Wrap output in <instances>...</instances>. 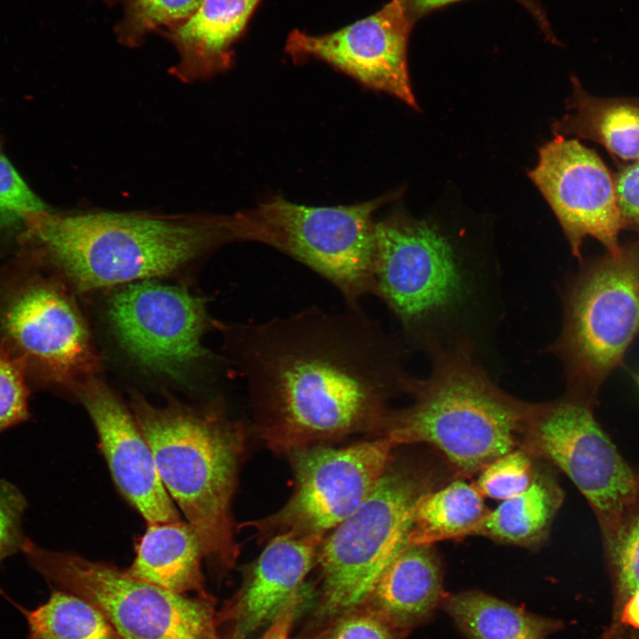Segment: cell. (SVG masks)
Segmentation results:
<instances>
[{
	"instance_id": "obj_1",
	"label": "cell",
	"mask_w": 639,
	"mask_h": 639,
	"mask_svg": "<svg viewBox=\"0 0 639 639\" xmlns=\"http://www.w3.org/2000/svg\"><path fill=\"white\" fill-rule=\"evenodd\" d=\"M249 387L264 438L291 452L349 433L383 430L388 400L412 376L400 343L360 306H310L261 323L218 325Z\"/></svg>"
},
{
	"instance_id": "obj_2",
	"label": "cell",
	"mask_w": 639,
	"mask_h": 639,
	"mask_svg": "<svg viewBox=\"0 0 639 639\" xmlns=\"http://www.w3.org/2000/svg\"><path fill=\"white\" fill-rule=\"evenodd\" d=\"M25 225L29 236L83 292L170 274L233 241L227 215L45 210L28 215Z\"/></svg>"
},
{
	"instance_id": "obj_3",
	"label": "cell",
	"mask_w": 639,
	"mask_h": 639,
	"mask_svg": "<svg viewBox=\"0 0 639 639\" xmlns=\"http://www.w3.org/2000/svg\"><path fill=\"white\" fill-rule=\"evenodd\" d=\"M130 407L161 480L198 537L203 556L217 569L233 568L240 548L231 502L245 446L242 425L219 405L191 406L170 398L154 406L136 391Z\"/></svg>"
},
{
	"instance_id": "obj_4",
	"label": "cell",
	"mask_w": 639,
	"mask_h": 639,
	"mask_svg": "<svg viewBox=\"0 0 639 639\" xmlns=\"http://www.w3.org/2000/svg\"><path fill=\"white\" fill-rule=\"evenodd\" d=\"M432 354L430 375L413 377L412 403L390 412L383 436L394 446L430 445L463 474L480 472L519 447L533 404L500 389L467 343L435 348Z\"/></svg>"
},
{
	"instance_id": "obj_5",
	"label": "cell",
	"mask_w": 639,
	"mask_h": 639,
	"mask_svg": "<svg viewBox=\"0 0 639 639\" xmlns=\"http://www.w3.org/2000/svg\"><path fill=\"white\" fill-rule=\"evenodd\" d=\"M392 192L365 202L331 207L296 204L276 196L229 215L233 241H255L284 253L332 284L346 306L375 293V212Z\"/></svg>"
},
{
	"instance_id": "obj_6",
	"label": "cell",
	"mask_w": 639,
	"mask_h": 639,
	"mask_svg": "<svg viewBox=\"0 0 639 639\" xmlns=\"http://www.w3.org/2000/svg\"><path fill=\"white\" fill-rule=\"evenodd\" d=\"M436 483L432 469L390 462L367 500L323 540L316 560L322 615H341L366 601L409 544L416 506Z\"/></svg>"
},
{
	"instance_id": "obj_7",
	"label": "cell",
	"mask_w": 639,
	"mask_h": 639,
	"mask_svg": "<svg viewBox=\"0 0 639 639\" xmlns=\"http://www.w3.org/2000/svg\"><path fill=\"white\" fill-rule=\"evenodd\" d=\"M639 337V238L582 264L564 297L552 349L570 391L592 400Z\"/></svg>"
},
{
	"instance_id": "obj_8",
	"label": "cell",
	"mask_w": 639,
	"mask_h": 639,
	"mask_svg": "<svg viewBox=\"0 0 639 639\" xmlns=\"http://www.w3.org/2000/svg\"><path fill=\"white\" fill-rule=\"evenodd\" d=\"M21 552L48 582L97 607L122 639H222L211 596L175 593L110 564L48 550L28 538Z\"/></svg>"
},
{
	"instance_id": "obj_9",
	"label": "cell",
	"mask_w": 639,
	"mask_h": 639,
	"mask_svg": "<svg viewBox=\"0 0 639 639\" xmlns=\"http://www.w3.org/2000/svg\"><path fill=\"white\" fill-rule=\"evenodd\" d=\"M375 296L409 336L458 308L469 291L451 241L433 223L396 212L375 221Z\"/></svg>"
},
{
	"instance_id": "obj_10",
	"label": "cell",
	"mask_w": 639,
	"mask_h": 639,
	"mask_svg": "<svg viewBox=\"0 0 639 639\" xmlns=\"http://www.w3.org/2000/svg\"><path fill=\"white\" fill-rule=\"evenodd\" d=\"M520 448L559 468L588 500L609 540L635 502L631 469L595 419L591 399L574 392L533 404Z\"/></svg>"
},
{
	"instance_id": "obj_11",
	"label": "cell",
	"mask_w": 639,
	"mask_h": 639,
	"mask_svg": "<svg viewBox=\"0 0 639 639\" xmlns=\"http://www.w3.org/2000/svg\"><path fill=\"white\" fill-rule=\"evenodd\" d=\"M106 317L122 351L157 375L183 380L209 357L205 301L184 287L152 280L122 285L107 300Z\"/></svg>"
},
{
	"instance_id": "obj_12",
	"label": "cell",
	"mask_w": 639,
	"mask_h": 639,
	"mask_svg": "<svg viewBox=\"0 0 639 639\" xmlns=\"http://www.w3.org/2000/svg\"><path fill=\"white\" fill-rule=\"evenodd\" d=\"M394 447L383 436L345 447L312 445L289 452L294 493L279 511L253 526L264 534L325 535L367 500L390 463Z\"/></svg>"
},
{
	"instance_id": "obj_13",
	"label": "cell",
	"mask_w": 639,
	"mask_h": 639,
	"mask_svg": "<svg viewBox=\"0 0 639 639\" xmlns=\"http://www.w3.org/2000/svg\"><path fill=\"white\" fill-rule=\"evenodd\" d=\"M13 291L0 308V330L15 355L43 379L72 391L96 376L99 359L71 297L44 280L31 281Z\"/></svg>"
},
{
	"instance_id": "obj_14",
	"label": "cell",
	"mask_w": 639,
	"mask_h": 639,
	"mask_svg": "<svg viewBox=\"0 0 639 639\" xmlns=\"http://www.w3.org/2000/svg\"><path fill=\"white\" fill-rule=\"evenodd\" d=\"M528 176L556 217L574 256L581 257L587 237L607 252L619 247L625 229L613 178L600 156L577 138H555L539 149L537 165Z\"/></svg>"
},
{
	"instance_id": "obj_15",
	"label": "cell",
	"mask_w": 639,
	"mask_h": 639,
	"mask_svg": "<svg viewBox=\"0 0 639 639\" xmlns=\"http://www.w3.org/2000/svg\"><path fill=\"white\" fill-rule=\"evenodd\" d=\"M413 25L402 1L390 0L376 12L331 33L311 35L294 29L285 51L297 62L308 58L323 60L418 111L407 66Z\"/></svg>"
},
{
	"instance_id": "obj_16",
	"label": "cell",
	"mask_w": 639,
	"mask_h": 639,
	"mask_svg": "<svg viewBox=\"0 0 639 639\" xmlns=\"http://www.w3.org/2000/svg\"><path fill=\"white\" fill-rule=\"evenodd\" d=\"M97 430L113 478L148 524L173 522L178 512L159 476L153 452L115 392L97 375L73 391Z\"/></svg>"
},
{
	"instance_id": "obj_17",
	"label": "cell",
	"mask_w": 639,
	"mask_h": 639,
	"mask_svg": "<svg viewBox=\"0 0 639 639\" xmlns=\"http://www.w3.org/2000/svg\"><path fill=\"white\" fill-rule=\"evenodd\" d=\"M322 534H276L247 569L236 595L217 612L222 639H248L271 623L304 588L317 560Z\"/></svg>"
},
{
	"instance_id": "obj_18",
	"label": "cell",
	"mask_w": 639,
	"mask_h": 639,
	"mask_svg": "<svg viewBox=\"0 0 639 639\" xmlns=\"http://www.w3.org/2000/svg\"><path fill=\"white\" fill-rule=\"evenodd\" d=\"M261 0H202L181 22L165 35L179 55L172 68L184 81L212 75L227 69L233 45L243 35Z\"/></svg>"
},
{
	"instance_id": "obj_19",
	"label": "cell",
	"mask_w": 639,
	"mask_h": 639,
	"mask_svg": "<svg viewBox=\"0 0 639 639\" xmlns=\"http://www.w3.org/2000/svg\"><path fill=\"white\" fill-rule=\"evenodd\" d=\"M442 593V568L431 546L408 544L360 605L375 611L395 628L407 632L432 617Z\"/></svg>"
},
{
	"instance_id": "obj_20",
	"label": "cell",
	"mask_w": 639,
	"mask_h": 639,
	"mask_svg": "<svg viewBox=\"0 0 639 639\" xmlns=\"http://www.w3.org/2000/svg\"><path fill=\"white\" fill-rule=\"evenodd\" d=\"M201 543L187 522L148 524L136 546L130 576L170 591L209 596L205 588L201 560Z\"/></svg>"
},
{
	"instance_id": "obj_21",
	"label": "cell",
	"mask_w": 639,
	"mask_h": 639,
	"mask_svg": "<svg viewBox=\"0 0 639 639\" xmlns=\"http://www.w3.org/2000/svg\"><path fill=\"white\" fill-rule=\"evenodd\" d=\"M570 113L552 126L555 135H574L603 146L623 161L639 162V98H599L572 76Z\"/></svg>"
},
{
	"instance_id": "obj_22",
	"label": "cell",
	"mask_w": 639,
	"mask_h": 639,
	"mask_svg": "<svg viewBox=\"0 0 639 639\" xmlns=\"http://www.w3.org/2000/svg\"><path fill=\"white\" fill-rule=\"evenodd\" d=\"M444 608L468 639H547L560 621L476 590L448 596Z\"/></svg>"
},
{
	"instance_id": "obj_23",
	"label": "cell",
	"mask_w": 639,
	"mask_h": 639,
	"mask_svg": "<svg viewBox=\"0 0 639 639\" xmlns=\"http://www.w3.org/2000/svg\"><path fill=\"white\" fill-rule=\"evenodd\" d=\"M563 499L555 479L536 470L525 490L488 512L476 535L518 546L537 545L545 539Z\"/></svg>"
},
{
	"instance_id": "obj_24",
	"label": "cell",
	"mask_w": 639,
	"mask_h": 639,
	"mask_svg": "<svg viewBox=\"0 0 639 639\" xmlns=\"http://www.w3.org/2000/svg\"><path fill=\"white\" fill-rule=\"evenodd\" d=\"M489 511L475 485L454 480L430 491L419 501L409 544L431 546L437 541L476 535Z\"/></svg>"
},
{
	"instance_id": "obj_25",
	"label": "cell",
	"mask_w": 639,
	"mask_h": 639,
	"mask_svg": "<svg viewBox=\"0 0 639 639\" xmlns=\"http://www.w3.org/2000/svg\"><path fill=\"white\" fill-rule=\"evenodd\" d=\"M15 605L27 620L28 639H122L97 607L61 589L33 610Z\"/></svg>"
},
{
	"instance_id": "obj_26",
	"label": "cell",
	"mask_w": 639,
	"mask_h": 639,
	"mask_svg": "<svg viewBox=\"0 0 639 639\" xmlns=\"http://www.w3.org/2000/svg\"><path fill=\"white\" fill-rule=\"evenodd\" d=\"M202 0H123L125 14L119 28L127 44L141 42L148 32L170 28L190 16Z\"/></svg>"
},
{
	"instance_id": "obj_27",
	"label": "cell",
	"mask_w": 639,
	"mask_h": 639,
	"mask_svg": "<svg viewBox=\"0 0 639 639\" xmlns=\"http://www.w3.org/2000/svg\"><path fill=\"white\" fill-rule=\"evenodd\" d=\"M535 474L532 456L517 447L485 466L475 486L483 497L504 501L525 490Z\"/></svg>"
},
{
	"instance_id": "obj_28",
	"label": "cell",
	"mask_w": 639,
	"mask_h": 639,
	"mask_svg": "<svg viewBox=\"0 0 639 639\" xmlns=\"http://www.w3.org/2000/svg\"><path fill=\"white\" fill-rule=\"evenodd\" d=\"M45 210L44 203L0 154V228L24 224L28 215Z\"/></svg>"
},
{
	"instance_id": "obj_29",
	"label": "cell",
	"mask_w": 639,
	"mask_h": 639,
	"mask_svg": "<svg viewBox=\"0 0 639 639\" xmlns=\"http://www.w3.org/2000/svg\"><path fill=\"white\" fill-rule=\"evenodd\" d=\"M24 366L10 351H0V433L28 418Z\"/></svg>"
},
{
	"instance_id": "obj_30",
	"label": "cell",
	"mask_w": 639,
	"mask_h": 639,
	"mask_svg": "<svg viewBox=\"0 0 639 639\" xmlns=\"http://www.w3.org/2000/svg\"><path fill=\"white\" fill-rule=\"evenodd\" d=\"M610 544L619 591L628 598L639 591V513L625 518Z\"/></svg>"
},
{
	"instance_id": "obj_31",
	"label": "cell",
	"mask_w": 639,
	"mask_h": 639,
	"mask_svg": "<svg viewBox=\"0 0 639 639\" xmlns=\"http://www.w3.org/2000/svg\"><path fill=\"white\" fill-rule=\"evenodd\" d=\"M404 634L375 611L359 605L339 615L322 639H402Z\"/></svg>"
},
{
	"instance_id": "obj_32",
	"label": "cell",
	"mask_w": 639,
	"mask_h": 639,
	"mask_svg": "<svg viewBox=\"0 0 639 639\" xmlns=\"http://www.w3.org/2000/svg\"><path fill=\"white\" fill-rule=\"evenodd\" d=\"M27 501L12 483L0 479V564L20 551L26 537L22 533V517Z\"/></svg>"
},
{
	"instance_id": "obj_33",
	"label": "cell",
	"mask_w": 639,
	"mask_h": 639,
	"mask_svg": "<svg viewBox=\"0 0 639 639\" xmlns=\"http://www.w3.org/2000/svg\"><path fill=\"white\" fill-rule=\"evenodd\" d=\"M613 182L617 205L626 228L639 232V162L624 166Z\"/></svg>"
},
{
	"instance_id": "obj_34",
	"label": "cell",
	"mask_w": 639,
	"mask_h": 639,
	"mask_svg": "<svg viewBox=\"0 0 639 639\" xmlns=\"http://www.w3.org/2000/svg\"><path fill=\"white\" fill-rule=\"evenodd\" d=\"M411 20L414 23L420 18L430 12L453 3L462 0H401ZM518 2L537 22L541 32L547 38L556 42L546 12L537 0H516Z\"/></svg>"
},
{
	"instance_id": "obj_35",
	"label": "cell",
	"mask_w": 639,
	"mask_h": 639,
	"mask_svg": "<svg viewBox=\"0 0 639 639\" xmlns=\"http://www.w3.org/2000/svg\"><path fill=\"white\" fill-rule=\"evenodd\" d=\"M306 598V590L303 588L286 604L260 639H287L293 622Z\"/></svg>"
},
{
	"instance_id": "obj_36",
	"label": "cell",
	"mask_w": 639,
	"mask_h": 639,
	"mask_svg": "<svg viewBox=\"0 0 639 639\" xmlns=\"http://www.w3.org/2000/svg\"><path fill=\"white\" fill-rule=\"evenodd\" d=\"M625 619L629 624L639 627V591L628 597L625 607Z\"/></svg>"
},
{
	"instance_id": "obj_37",
	"label": "cell",
	"mask_w": 639,
	"mask_h": 639,
	"mask_svg": "<svg viewBox=\"0 0 639 639\" xmlns=\"http://www.w3.org/2000/svg\"><path fill=\"white\" fill-rule=\"evenodd\" d=\"M637 383H638V386H639V375H638V376H637Z\"/></svg>"
}]
</instances>
